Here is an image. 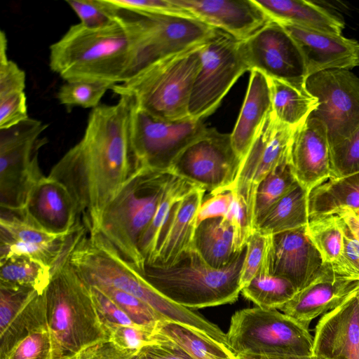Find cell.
<instances>
[{
  "mask_svg": "<svg viewBox=\"0 0 359 359\" xmlns=\"http://www.w3.org/2000/svg\"><path fill=\"white\" fill-rule=\"evenodd\" d=\"M128 359H147L146 356L143 352V351L141 349L138 351L137 352L135 353L133 355L130 356Z\"/></svg>",
  "mask_w": 359,
  "mask_h": 359,
  "instance_id": "obj_58",
  "label": "cell"
},
{
  "mask_svg": "<svg viewBox=\"0 0 359 359\" xmlns=\"http://www.w3.org/2000/svg\"><path fill=\"white\" fill-rule=\"evenodd\" d=\"M73 235L52 245L29 243L1 236L0 261L25 257L53 270L70 244Z\"/></svg>",
  "mask_w": 359,
  "mask_h": 359,
  "instance_id": "obj_38",
  "label": "cell"
},
{
  "mask_svg": "<svg viewBox=\"0 0 359 359\" xmlns=\"http://www.w3.org/2000/svg\"><path fill=\"white\" fill-rule=\"evenodd\" d=\"M309 194L297 183L268 210L255 230L273 236L306 226L309 221Z\"/></svg>",
  "mask_w": 359,
  "mask_h": 359,
  "instance_id": "obj_29",
  "label": "cell"
},
{
  "mask_svg": "<svg viewBox=\"0 0 359 359\" xmlns=\"http://www.w3.org/2000/svg\"><path fill=\"white\" fill-rule=\"evenodd\" d=\"M241 162L231 134L207 128L181 152L170 170L210 194H216L233 189Z\"/></svg>",
  "mask_w": 359,
  "mask_h": 359,
  "instance_id": "obj_13",
  "label": "cell"
},
{
  "mask_svg": "<svg viewBox=\"0 0 359 359\" xmlns=\"http://www.w3.org/2000/svg\"><path fill=\"white\" fill-rule=\"evenodd\" d=\"M235 359H243V358L240 356H235Z\"/></svg>",
  "mask_w": 359,
  "mask_h": 359,
  "instance_id": "obj_59",
  "label": "cell"
},
{
  "mask_svg": "<svg viewBox=\"0 0 359 359\" xmlns=\"http://www.w3.org/2000/svg\"><path fill=\"white\" fill-rule=\"evenodd\" d=\"M137 351L120 348L106 340L83 349L69 359H128Z\"/></svg>",
  "mask_w": 359,
  "mask_h": 359,
  "instance_id": "obj_54",
  "label": "cell"
},
{
  "mask_svg": "<svg viewBox=\"0 0 359 359\" xmlns=\"http://www.w3.org/2000/svg\"><path fill=\"white\" fill-rule=\"evenodd\" d=\"M51 340L47 323L28 330L1 359H50Z\"/></svg>",
  "mask_w": 359,
  "mask_h": 359,
  "instance_id": "obj_43",
  "label": "cell"
},
{
  "mask_svg": "<svg viewBox=\"0 0 359 359\" xmlns=\"http://www.w3.org/2000/svg\"><path fill=\"white\" fill-rule=\"evenodd\" d=\"M84 233L85 228L76 233L69 261L88 285L120 290L149 305L167 321L204 334L210 332L211 322L163 296L107 242L95 235L88 238Z\"/></svg>",
  "mask_w": 359,
  "mask_h": 359,
  "instance_id": "obj_3",
  "label": "cell"
},
{
  "mask_svg": "<svg viewBox=\"0 0 359 359\" xmlns=\"http://www.w3.org/2000/svg\"><path fill=\"white\" fill-rule=\"evenodd\" d=\"M133 104L132 97L121 95L114 104L93 109L82 138L48 175L67 189L88 230L137 170L130 133Z\"/></svg>",
  "mask_w": 359,
  "mask_h": 359,
  "instance_id": "obj_1",
  "label": "cell"
},
{
  "mask_svg": "<svg viewBox=\"0 0 359 359\" xmlns=\"http://www.w3.org/2000/svg\"><path fill=\"white\" fill-rule=\"evenodd\" d=\"M233 197L226 218L234 229V245L236 252L246 245L249 236L254 231L252 218L243 199L233 190Z\"/></svg>",
  "mask_w": 359,
  "mask_h": 359,
  "instance_id": "obj_48",
  "label": "cell"
},
{
  "mask_svg": "<svg viewBox=\"0 0 359 359\" xmlns=\"http://www.w3.org/2000/svg\"><path fill=\"white\" fill-rule=\"evenodd\" d=\"M118 18L130 44L126 81L159 60L206 41L215 30L196 19L180 16L121 9Z\"/></svg>",
  "mask_w": 359,
  "mask_h": 359,
  "instance_id": "obj_8",
  "label": "cell"
},
{
  "mask_svg": "<svg viewBox=\"0 0 359 359\" xmlns=\"http://www.w3.org/2000/svg\"><path fill=\"white\" fill-rule=\"evenodd\" d=\"M180 346L194 359H234L233 353L204 334L190 327L160 321L153 331Z\"/></svg>",
  "mask_w": 359,
  "mask_h": 359,
  "instance_id": "obj_32",
  "label": "cell"
},
{
  "mask_svg": "<svg viewBox=\"0 0 359 359\" xmlns=\"http://www.w3.org/2000/svg\"><path fill=\"white\" fill-rule=\"evenodd\" d=\"M306 90L318 99L309 114L325 127L330 148L359 126V78L350 70L332 69L306 78Z\"/></svg>",
  "mask_w": 359,
  "mask_h": 359,
  "instance_id": "obj_14",
  "label": "cell"
},
{
  "mask_svg": "<svg viewBox=\"0 0 359 359\" xmlns=\"http://www.w3.org/2000/svg\"><path fill=\"white\" fill-rule=\"evenodd\" d=\"M235 359V358H234Z\"/></svg>",
  "mask_w": 359,
  "mask_h": 359,
  "instance_id": "obj_62",
  "label": "cell"
},
{
  "mask_svg": "<svg viewBox=\"0 0 359 359\" xmlns=\"http://www.w3.org/2000/svg\"><path fill=\"white\" fill-rule=\"evenodd\" d=\"M290 165L297 182L309 192L332 177L326 128L310 115L294 128Z\"/></svg>",
  "mask_w": 359,
  "mask_h": 359,
  "instance_id": "obj_18",
  "label": "cell"
},
{
  "mask_svg": "<svg viewBox=\"0 0 359 359\" xmlns=\"http://www.w3.org/2000/svg\"><path fill=\"white\" fill-rule=\"evenodd\" d=\"M246 245L226 266H209L194 248L170 266L145 265L142 276L163 296L186 308L201 309L235 302Z\"/></svg>",
  "mask_w": 359,
  "mask_h": 359,
  "instance_id": "obj_6",
  "label": "cell"
},
{
  "mask_svg": "<svg viewBox=\"0 0 359 359\" xmlns=\"http://www.w3.org/2000/svg\"><path fill=\"white\" fill-rule=\"evenodd\" d=\"M226 338L235 356L313 354L309 329L278 309L257 306L236 311Z\"/></svg>",
  "mask_w": 359,
  "mask_h": 359,
  "instance_id": "obj_9",
  "label": "cell"
},
{
  "mask_svg": "<svg viewBox=\"0 0 359 359\" xmlns=\"http://www.w3.org/2000/svg\"><path fill=\"white\" fill-rule=\"evenodd\" d=\"M323 264L306 226L273 235L269 273L288 280L297 292L311 281Z\"/></svg>",
  "mask_w": 359,
  "mask_h": 359,
  "instance_id": "obj_19",
  "label": "cell"
},
{
  "mask_svg": "<svg viewBox=\"0 0 359 359\" xmlns=\"http://www.w3.org/2000/svg\"><path fill=\"white\" fill-rule=\"evenodd\" d=\"M233 197V191H226L210 194L202 201L197 215V224L201 222L212 218L225 217Z\"/></svg>",
  "mask_w": 359,
  "mask_h": 359,
  "instance_id": "obj_53",
  "label": "cell"
},
{
  "mask_svg": "<svg viewBox=\"0 0 359 359\" xmlns=\"http://www.w3.org/2000/svg\"><path fill=\"white\" fill-rule=\"evenodd\" d=\"M272 235L253 231L247 243V251L243 262L241 286L248 284L255 276L269 273V255L272 244Z\"/></svg>",
  "mask_w": 359,
  "mask_h": 359,
  "instance_id": "obj_40",
  "label": "cell"
},
{
  "mask_svg": "<svg viewBox=\"0 0 359 359\" xmlns=\"http://www.w3.org/2000/svg\"><path fill=\"white\" fill-rule=\"evenodd\" d=\"M173 173L147 168L136 170L88 230L111 246L139 272L145 262L139 249Z\"/></svg>",
  "mask_w": 359,
  "mask_h": 359,
  "instance_id": "obj_4",
  "label": "cell"
},
{
  "mask_svg": "<svg viewBox=\"0 0 359 359\" xmlns=\"http://www.w3.org/2000/svg\"><path fill=\"white\" fill-rule=\"evenodd\" d=\"M334 214L341 217L353 236L359 241V211L352 208H341Z\"/></svg>",
  "mask_w": 359,
  "mask_h": 359,
  "instance_id": "obj_56",
  "label": "cell"
},
{
  "mask_svg": "<svg viewBox=\"0 0 359 359\" xmlns=\"http://www.w3.org/2000/svg\"><path fill=\"white\" fill-rule=\"evenodd\" d=\"M74 239L53 269L44 292L50 359H69L90 346L109 340L89 285L69 261Z\"/></svg>",
  "mask_w": 359,
  "mask_h": 359,
  "instance_id": "obj_2",
  "label": "cell"
},
{
  "mask_svg": "<svg viewBox=\"0 0 359 359\" xmlns=\"http://www.w3.org/2000/svg\"><path fill=\"white\" fill-rule=\"evenodd\" d=\"M113 86L98 82H66L59 88L57 98L61 104L67 107L77 106L94 109L100 105L104 95Z\"/></svg>",
  "mask_w": 359,
  "mask_h": 359,
  "instance_id": "obj_42",
  "label": "cell"
},
{
  "mask_svg": "<svg viewBox=\"0 0 359 359\" xmlns=\"http://www.w3.org/2000/svg\"><path fill=\"white\" fill-rule=\"evenodd\" d=\"M240 356L243 359H328L323 356L315 354L311 355H273V356H262V355H236Z\"/></svg>",
  "mask_w": 359,
  "mask_h": 359,
  "instance_id": "obj_57",
  "label": "cell"
},
{
  "mask_svg": "<svg viewBox=\"0 0 359 359\" xmlns=\"http://www.w3.org/2000/svg\"><path fill=\"white\" fill-rule=\"evenodd\" d=\"M28 118L25 92L0 99V130L13 127Z\"/></svg>",
  "mask_w": 359,
  "mask_h": 359,
  "instance_id": "obj_51",
  "label": "cell"
},
{
  "mask_svg": "<svg viewBox=\"0 0 359 359\" xmlns=\"http://www.w3.org/2000/svg\"><path fill=\"white\" fill-rule=\"evenodd\" d=\"M270 20L318 31L341 34V18L314 1L304 0H254Z\"/></svg>",
  "mask_w": 359,
  "mask_h": 359,
  "instance_id": "obj_27",
  "label": "cell"
},
{
  "mask_svg": "<svg viewBox=\"0 0 359 359\" xmlns=\"http://www.w3.org/2000/svg\"><path fill=\"white\" fill-rule=\"evenodd\" d=\"M89 287L96 309L105 325L111 324L143 328L133 323L114 302L97 287Z\"/></svg>",
  "mask_w": 359,
  "mask_h": 359,
  "instance_id": "obj_50",
  "label": "cell"
},
{
  "mask_svg": "<svg viewBox=\"0 0 359 359\" xmlns=\"http://www.w3.org/2000/svg\"><path fill=\"white\" fill-rule=\"evenodd\" d=\"M130 53L128 34L119 20L97 28L77 23L50 46L49 67L66 82L113 86L126 81Z\"/></svg>",
  "mask_w": 359,
  "mask_h": 359,
  "instance_id": "obj_5",
  "label": "cell"
},
{
  "mask_svg": "<svg viewBox=\"0 0 359 359\" xmlns=\"http://www.w3.org/2000/svg\"><path fill=\"white\" fill-rule=\"evenodd\" d=\"M153 334L158 344L142 348L147 359H194L175 343L154 332Z\"/></svg>",
  "mask_w": 359,
  "mask_h": 359,
  "instance_id": "obj_55",
  "label": "cell"
},
{
  "mask_svg": "<svg viewBox=\"0 0 359 359\" xmlns=\"http://www.w3.org/2000/svg\"><path fill=\"white\" fill-rule=\"evenodd\" d=\"M290 158L273 169L258 184L254 203V230L268 210L297 184Z\"/></svg>",
  "mask_w": 359,
  "mask_h": 359,
  "instance_id": "obj_35",
  "label": "cell"
},
{
  "mask_svg": "<svg viewBox=\"0 0 359 359\" xmlns=\"http://www.w3.org/2000/svg\"><path fill=\"white\" fill-rule=\"evenodd\" d=\"M196 20L244 41L271 20L254 0H172Z\"/></svg>",
  "mask_w": 359,
  "mask_h": 359,
  "instance_id": "obj_20",
  "label": "cell"
},
{
  "mask_svg": "<svg viewBox=\"0 0 359 359\" xmlns=\"http://www.w3.org/2000/svg\"><path fill=\"white\" fill-rule=\"evenodd\" d=\"M241 292L259 307L279 309L294 296L297 290L284 278L262 273L255 276Z\"/></svg>",
  "mask_w": 359,
  "mask_h": 359,
  "instance_id": "obj_36",
  "label": "cell"
},
{
  "mask_svg": "<svg viewBox=\"0 0 359 359\" xmlns=\"http://www.w3.org/2000/svg\"><path fill=\"white\" fill-rule=\"evenodd\" d=\"M206 129L202 120L190 117L169 121L152 116L137 109L133 101L130 133L137 170H170L181 152Z\"/></svg>",
  "mask_w": 359,
  "mask_h": 359,
  "instance_id": "obj_12",
  "label": "cell"
},
{
  "mask_svg": "<svg viewBox=\"0 0 359 359\" xmlns=\"http://www.w3.org/2000/svg\"><path fill=\"white\" fill-rule=\"evenodd\" d=\"M359 290V279L337 274L323 263L311 281L279 310L309 329L311 323L341 304Z\"/></svg>",
  "mask_w": 359,
  "mask_h": 359,
  "instance_id": "obj_17",
  "label": "cell"
},
{
  "mask_svg": "<svg viewBox=\"0 0 359 359\" xmlns=\"http://www.w3.org/2000/svg\"><path fill=\"white\" fill-rule=\"evenodd\" d=\"M306 232L323 263L332 264L337 259L344 243V221L339 215L327 214L309 218Z\"/></svg>",
  "mask_w": 359,
  "mask_h": 359,
  "instance_id": "obj_34",
  "label": "cell"
},
{
  "mask_svg": "<svg viewBox=\"0 0 359 359\" xmlns=\"http://www.w3.org/2000/svg\"><path fill=\"white\" fill-rule=\"evenodd\" d=\"M358 298H359V290L358 291Z\"/></svg>",
  "mask_w": 359,
  "mask_h": 359,
  "instance_id": "obj_60",
  "label": "cell"
},
{
  "mask_svg": "<svg viewBox=\"0 0 359 359\" xmlns=\"http://www.w3.org/2000/svg\"><path fill=\"white\" fill-rule=\"evenodd\" d=\"M341 208L359 210V172L340 178H330L309 194V218L334 214Z\"/></svg>",
  "mask_w": 359,
  "mask_h": 359,
  "instance_id": "obj_31",
  "label": "cell"
},
{
  "mask_svg": "<svg viewBox=\"0 0 359 359\" xmlns=\"http://www.w3.org/2000/svg\"><path fill=\"white\" fill-rule=\"evenodd\" d=\"M295 128L279 122L271 109L262 122L247 154L241 161L232 190L245 202L253 229L257 187L273 169L290 158V147Z\"/></svg>",
  "mask_w": 359,
  "mask_h": 359,
  "instance_id": "obj_16",
  "label": "cell"
},
{
  "mask_svg": "<svg viewBox=\"0 0 359 359\" xmlns=\"http://www.w3.org/2000/svg\"><path fill=\"white\" fill-rule=\"evenodd\" d=\"M196 187L198 186L173 174L158 209L140 241L139 249L145 265H151L154 262L159 233L173 205Z\"/></svg>",
  "mask_w": 359,
  "mask_h": 359,
  "instance_id": "obj_33",
  "label": "cell"
},
{
  "mask_svg": "<svg viewBox=\"0 0 359 359\" xmlns=\"http://www.w3.org/2000/svg\"><path fill=\"white\" fill-rule=\"evenodd\" d=\"M271 110L268 78L258 70H251L245 97L231 133L233 149L241 161L247 154L262 122Z\"/></svg>",
  "mask_w": 359,
  "mask_h": 359,
  "instance_id": "obj_26",
  "label": "cell"
},
{
  "mask_svg": "<svg viewBox=\"0 0 359 359\" xmlns=\"http://www.w3.org/2000/svg\"><path fill=\"white\" fill-rule=\"evenodd\" d=\"M267 78L271 109L279 122L295 128L304 122L317 107L318 99L306 90L305 86Z\"/></svg>",
  "mask_w": 359,
  "mask_h": 359,
  "instance_id": "obj_30",
  "label": "cell"
},
{
  "mask_svg": "<svg viewBox=\"0 0 359 359\" xmlns=\"http://www.w3.org/2000/svg\"><path fill=\"white\" fill-rule=\"evenodd\" d=\"M105 326L109 340L120 348L140 351L147 346L156 344L153 335L154 330L111 324Z\"/></svg>",
  "mask_w": 359,
  "mask_h": 359,
  "instance_id": "obj_46",
  "label": "cell"
},
{
  "mask_svg": "<svg viewBox=\"0 0 359 359\" xmlns=\"http://www.w3.org/2000/svg\"><path fill=\"white\" fill-rule=\"evenodd\" d=\"M0 229L2 236L42 245H55L70 236L49 232L32 222L23 214L4 211H1Z\"/></svg>",
  "mask_w": 359,
  "mask_h": 359,
  "instance_id": "obj_39",
  "label": "cell"
},
{
  "mask_svg": "<svg viewBox=\"0 0 359 359\" xmlns=\"http://www.w3.org/2000/svg\"><path fill=\"white\" fill-rule=\"evenodd\" d=\"M47 124L35 118L0 130L1 211L19 214L25 209L30 194L44 176L38 156L46 143L41 134Z\"/></svg>",
  "mask_w": 359,
  "mask_h": 359,
  "instance_id": "obj_10",
  "label": "cell"
},
{
  "mask_svg": "<svg viewBox=\"0 0 359 359\" xmlns=\"http://www.w3.org/2000/svg\"><path fill=\"white\" fill-rule=\"evenodd\" d=\"M52 269L25 257H11L0 261V285L18 286L44 292Z\"/></svg>",
  "mask_w": 359,
  "mask_h": 359,
  "instance_id": "obj_37",
  "label": "cell"
},
{
  "mask_svg": "<svg viewBox=\"0 0 359 359\" xmlns=\"http://www.w3.org/2000/svg\"><path fill=\"white\" fill-rule=\"evenodd\" d=\"M248 71L242 41L215 29L201 50V65L189 105L190 118L203 120L212 114L238 78Z\"/></svg>",
  "mask_w": 359,
  "mask_h": 359,
  "instance_id": "obj_11",
  "label": "cell"
},
{
  "mask_svg": "<svg viewBox=\"0 0 359 359\" xmlns=\"http://www.w3.org/2000/svg\"><path fill=\"white\" fill-rule=\"evenodd\" d=\"M250 72L255 69L269 78L305 86L306 67L296 41L280 23L270 20L242 41Z\"/></svg>",
  "mask_w": 359,
  "mask_h": 359,
  "instance_id": "obj_15",
  "label": "cell"
},
{
  "mask_svg": "<svg viewBox=\"0 0 359 359\" xmlns=\"http://www.w3.org/2000/svg\"><path fill=\"white\" fill-rule=\"evenodd\" d=\"M205 192L196 187L173 205L159 233L151 265L170 266L194 248L197 215Z\"/></svg>",
  "mask_w": 359,
  "mask_h": 359,
  "instance_id": "obj_25",
  "label": "cell"
},
{
  "mask_svg": "<svg viewBox=\"0 0 359 359\" xmlns=\"http://www.w3.org/2000/svg\"><path fill=\"white\" fill-rule=\"evenodd\" d=\"M300 48L307 76L332 69L359 66V43L336 34L293 25L280 24Z\"/></svg>",
  "mask_w": 359,
  "mask_h": 359,
  "instance_id": "obj_22",
  "label": "cell"
},
{
  "mask_svg": "<svg viewBox=\"0 0 359 359\" xmlns=\"http://www.w3.org/2000/svg\"><path fill=\"white\" fill-rule=\"evenodd\" d=\"M358 211H359V210H357Z\"/></svg>",
  "mask_w": 359,
  "mask_h": 359,
  "instance_id": "obj_61",
  "label": "cell"
},
{
  "mask_svg": "<svg viewBox=\"0 0 359 359\" xmlns=\"http://www.w3.org/2000/svg\"><path fill=\"white\" fill-rule=\"evenodd\" d=\"M26 75L24 70L8 59L0 60V99L25 92Z\"/></svg>",
  "mask_w": 359,
  "mask_h": 359,
  "instance_id": "obj_52",
  "label": "cell"
},
{
  "mask_svg": "<svg viewBox=\"0 0 359 359\" xmlns=\"http://www.w3.org/2000/svg\"><path fill=\"white\" fill-rule=\"evenodd\" d=\"M43 323H46L44 292L0 285V359L28 330Z\"/></svg>",
  "mask_w": 359,
  "mask_h": 359,
  "instance_id": "obj_24",
  "label": "cell"
},
{
  "mask_svg": "<svg viewBox=\"0 0 359 359\" xmlns=\"http://www.w3.org/2000/svg\"><path fill=\"white\" fill-rule=\"evenodd\" d=\"M338 275L359 279V241L350 231L344 222V243L340 255L330 264Z\"/></svg>",
  "mask_w": 359,
  "mask_h": 359,
  "instance_id": "obj_49",
  "label": "cell"
},
{
  "mask_svg": "<svg viewBox=\"0 0 359 359\" xmlns=\"http://www.w3.org/2000/svg\"><path fill=\"white\" fill-rule=\"evenodd\" d=\"M358 291L318 320L313 336V354L328 359H359Z\"/></svg>",
  "mask_w": 359,
  "mask_h": 359,
  "instance_id": "obj_23",
  "label": "cell"
},
{
  "mask_svg": "<svg viewBox=\"0 0 359 359\" xmlns=\"http://www.w3.org/2000/svg\"><path fill=\"white\" fill-rule=\"evenodd\" d=\"M331 178L359 172V126L346 139L330 148Z\"/></svg>",
  "mask_w": 359,
  "mask_h": 359,
  "instance_id": "obj_45",
  "label": "cell"
},
{
  "mask_svg": "<svg viewBox=\"0 0 359 359\" xmlns=\"http://www.w3.org/2000/svg\"><path fill=\"white\" fill-rule=\"evenodd\" d=\"M67 3L79 17L80 23L90 28L111 24L121 11L109 0H71Z\"/></svg>",
  "mask_w": 359,
  "mask_h": 359,
  "instance_id": "obj_44",
  "label": "cell"
},
{
  "mask_svg": "<svg viewBox=\"0 0 359 359\" xmlns=\"http://www.w3.org/2000/svg\"><path fill=\"white\" fill-rule=\"evenodd\" d=\"M234 236L233 226L226 218L205 219L196 226L194 248L209 266L221 269L239 252L235 250Z\"/></svg>",
  "mask_w": 359,
  "mask_h": 359,
  "instance_id": "obj_28",
  "label": "cell"
},
{
  "mask_svg": "<svg viewBox=\"0 0 359 359\" xmlns=\"http://www.w3.org/2000/svg\"><path fill=\"white\" fill-rule=\"evenodd\" d=\"M23 214L43 229L71 235L84 227L79 222L76 204L65 185L43 176L34 187Z\"/></svg>",
  "mask_w": 359,
  "mask_h": 359,
  "instance_id": "obj_21",
  "label": "cell"
},
{
  "mask_svg": "<svg viewBox=\"0 0 359 359\" xmlns=\"http://www.w3.org/2000/svg\"><path fill=\"white\" fill-rule=\"evenodd\" d=\"M117 8L138 14H156L194 18L172 0H109Z\"/></svg>",
  "mask_w": 359,
  "mask_h": 359,
  "instance_id": "obj_47",
  "label": "cell"
},
{
  "mask_svg": "<svg viewBox=\"0 0 359 359\" xmlns=\"http://www.w3.org/2000/svg\"><path fill=\"white\" fill-rule=\"evenodd\" d=\"M114 302L140 327L154 330L157 323L166 320L141 299L120 290L108 286H95Z\"/></svg>",
  "mask_w": 359,
  "mask_h": 359,
  "instance_id": "obj_41",
  "label": "cell"
},
{
  "mask_svg": "<svg viewBox=\"0 0 359 359\" xmlns=\"http://www.w3.org/2000/svg\"><path fill=\"white\" fill-rule=\"evenodd\" d=\"M205 42L151 65L111 90L119 96H130L137 109L152 116L169 121L189 118L190 97Z\"/></svg>",
  "mask_w": 359,
  "mask_h": 359,
  "instance_id": "obj_7",
  "label": "cell"
}]
</instances>
